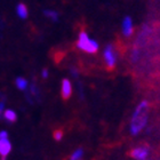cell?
I'll use <instances>...</instances> for the list:
<instances>
[{
  "instance_id": "obj_4",
  "label": "cell",
  "mask_w": 160,
  "mask_h": 160,
  "mask_svg": "<svg viewBox=\"0 0 160 160\" xmlns=\"http://www.w3.org/2000/svg\"><path fill=\"white\" fill-rule=\"evenodd\" d=\"M149 148L148 147H137L129 152V156L136 160H147L149 157Z\"/></svg>"
},
{
  "instance_id": "obj_1",
  "label": "cell",
  "mask_w": 160,
  "mask_h": 160,
  "mask_svg": "<svg viewBox=\"0 0 160 160\" xmlns=\"http://www.w3.org/2000/svg\"><path fill=\"white\" fill-rule=\"evenodd\" d=\"M148 110H149V104L147 101L141 102L136 108L130 121V133L133 135H137L145 127L148 122Z\"/></svg>"
},
{
  "instance_id": "obj_12",
  "label": "cell",
  "mask_w": 160,
  "mask_h": 160,
  "mask_svg": "<svg viewBox=\"0 0 160 160\" xmlns=\"http://www.w3.org/2000/svg\"><path fill=\"white\" fill-rule=\"evenodd\" d=\"M82 150L81 149H78L77 151H74L72 156H71L70 160H81V157H82Z\"/></svg>"
},
{
  "instance_id": "obj_5",
  "label": "cell",
  "mask_w": 160,
  "mask_h": 160,
  "mask_svg": "<svg viewBox=\"0 0 160 160\" xmlns=\"http://www.w3.org/2000/svg\"><path fill=\"white\" fill-rule=\"evenodd\" d=\"M71 94H72V85L68 79H63L62 87H61V95L63 97V100L70 98Z\"/></svg>"
},
{
  "instance_id": "obj_11",
  "label": "cell",
  "mask_w": 160,
  "mask_h": 160,
  "mask_svg": "<svg viewBox=\"0 0 160 160\" xmlns=\"http://www.w3.org/2000/svg\"><path fill=\"white\" fill-rule=\"evenodd\" d=\"M43 14H45L47 17H49L50 20L55 21V22L58 20V14H57L55 10H48V9H47V10H45V12H43Z\"/></svg>"
},
{
  "instance_id": "obj_7",
  "label": "cell",
  "mask_w": 160,
  "mask_h": 160,
  "mask_svg": "<svg viewBox=\"0 0 160 160\" xmlns=\"http://www.w3.org/2000/svg\"><path fill=\"white\" fill-rule=\"evenodd\" d=\"M10 150H12V144L8 141V138L0 140V154L2 156V158H6L10 152Z\"/></svg>"
},
{
  "instance_id": "obj_6",
  "label": "cell",
  "mask_w": 160,
  "mask_h": 160,
  "mask_svg": "<svg viewBox=\"0 0 160 160\" xmlns=\"http://www.w3.org/2000/svg\"><path fill=\"white\" fill-rule=\"evenodd\" d=\"M122 32L125 36L129 37L133 33V21L129 16H126L122 21Z\"/></svg>"
},
{
  "instance_id": "obj_16",
  "label": "cell",
  "mask_w": 160,
  "mask_h": 160,
  "mask_svg": "<svg viewBox=\"0 0 160 160\" xmlns=\"http://www.w3.org/2000/svg\"><path fill=\"white\" fill-rule=\"evenodd\" d=\"M42 77L43 78H47V77H48V71H47L46 69H45V70H42Z\"/></svg>"
},
{
  "instance_id": "obj_15",
  "label": "cell",
  "mask_w": 160,
  "mask_h": 160,
  "mask_svg": "<svg viewBox=\"0 0 160 160\" xmlns=\"http://www.w3.org/2000/svg\"><path fill=\"white\" fill-rule=\"evenodd\" d=\"M3 107H5V105H3V103H2V102H1V103H0V117H1V116H2V112H3Z\"/></svg>"
},
{
  "instance_id": "obj_10",
  "label": "cell",
  "mask_w": 160,
  "mask_h": 160,
  "mask_svg": "<svg viewBox=\"0 0 160 160\" xmlns=\"http://www.w3.org/2000/svg\"><path fill=\"white\" fill-rule=\"evenodd\" d=\"M15 83H16V86L18 89L21 90H24L25 88L28 87V80H25L24 78H17L16 81H15Z\"/></svg>"
},
{
  "instance_id": "obj_13",
  "label": "cell",
  "mask_w": 160,
  "mask_h": 160,
  "mask_svg": "<svg viewBox=\"0 0 160 160\" xmlns=\"http://www.w3.org/2000/svg\"><path fill=\"white\" fill-rule=\"evenodd\" d=\"M62 137H63V132H62L61 129H57L54 132V138H55L56 141H60Z\"/></svg>"
},
{
  "instance_id": "obj_14",
  "label": "cell",
  "mask_w": 160,
  "mask_h": 160,
  "mask_svg": "<svg viewBox=\"0 0 160 160\" xmlns=\"http://www.w3.org/2000/svg\"><path fill=\"white\" fill-rule=\"evenodd\" d=\"M7 137H8V134H7V132H5V130L0 132V140H6Z\"/></svg>"
},
{
  "instance_id": "obj_2",
  "label": "cell",
  "mask_w": 160,
  "mask_h": 160,
  "mask_svg": "<svg viewBox=\"0 0 160 160\" xmlns=\"http://www.w3.org/2000/svg\"><path fill=\"white\" fill-rule=\"evenodd\" d=\"M77 46L79 49L86 52V53L94 54L98 50V43L95 41V40H92L87 37L86 32H80L79 34V39L77 41Z\"/></svg>"
},
{
  "instance_id": "obj_8",
  "label": "cell",
  "mask_w": 160,
  "mask_h": 160,
  "mask_svg": "<svg viewBox=\"0 0 160 160\" xmlns=\"http://www.w3.org/2000/svg\"><path fill=\"white\" fill-rule=\"evenodd\" d=\"M17 15L21 17V18H27L28 17V8L24 3H18L16 8Z\"/></svg>"
},
{
  "instance_id": "obj_3",
  "label": "cell",
  "mask_w": 160,
  "mask_h": 160,
  "mask_svg": "<svg viewBox=\"0 0 160 160\" xmlns=\"http://www.w3.org/2000/svg\"><path fill=\"white\" fill-rule=\"evenodd\" d=\"M104 60L107 63V67L109 70H112L116 65V54H114L113 47L109 45L107 46L105 50H104Z\"/></svg>"
},
{
  "instance_id": "obj_9",
  "label": "cell",
  "mask_w": 160,
  "mask_h": 160,
  "mask_svg": "<svg viewBox=\"0 0 160 160\" xmlns=\"http://www.w3.org/2000/svg\"><path fill=\"white\" fill-rule=\"evenodd\" d=\"M3 117L7 121H9V122H14V121H16L17 119V116L16 113L14 112L13 110H6L3 112Z\"/></svg>"
}]
</instances>
